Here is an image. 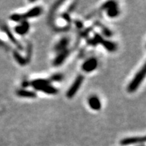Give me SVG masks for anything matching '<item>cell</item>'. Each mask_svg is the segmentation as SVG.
Instances as JSON below:
<instances>
[{"mask_svg": "<svg viewBox=\"0 0 146 146\" xmlns=\"http://www.w3.org/2000/svg\"><path fill=\"white\" fill-rule=\"evenodd\" d=\"M145 76V66L144 65L141 69L135 74L132 81L129 84L127 87V91L129 93L135 92L139 88V85L143 82Z\"/></svg>", "mask_w": 146, "mask_h": 146, "instance_id": "6da1fadb", "label": "cell"}, {"mask_svg": "<svg viewBox=\"0 0 146 146\" xmlns=\"http://www.w3.org/2000/svg\"><path fill=\"white\" fill-rule=\"evenodd\" d=\"M84 81V76L81 74H79L77 77L75 78L74 81L73 82L70 88L68 89V91L66 93V96L68 99H72L77 93L78 89H80L81 85L83 84Z\"/></svg>", "mask_w": 146, "mask_h": 146, "instance_id": "7a4b0ae2", "label": "cell"}, {"mask_svg": "<svg viewBox=\"0 0 146 146\" xmlns=\"http://www.w3.org/2000/svg\"><path fill=\"white\" fill-rule=\"evenodd\" d=\"M145 141V137H130L120 140V144L122 146H128L144 143Z\"/></svg>", "mask_w": 146, "mask_h": 146, "instance_id": "3957f363", "label": "cell"}, {"mask_svg": "<svg viewBox=\"0 0 146 146\" xmlns=\"http://www.w3.org/2000/svg\"><path fill=\"white\" fill-rule=\"evenodd\" d=\"M98 66V61L96 58H91L87 60L82 65V69L85 72H91Z\"/></svg>", "mask_w": 146, "mask_h": 146, "instance_id": "277c9868", "label": "cell"}, {"mask_svg": "<svg viewBox=\"0 0 146 146\" xmlns=\"http://www.w3.org/2000/svg\"><path fill=\"white\" fill-rule=\"evenodd\" d=\"M42 13V8L40 6H36L34 7L27 11L26 13L21 14L22 16V19L23 21H27V19H29V18H36L39 15H41Z\"/></svg>", "mask_w": 146, "mask_h": 146, "instance_id": "5b68a950", "label": "cell"}, {"mask_svg": "<svg viewBox=\"0 0 146 146\" xmlns=\"http://www.w3.org/2000/svg\"><path fill=\"white\" fill-rule=\"evenodd\" d=\"M69 54H70V51L68 49L66 50L62 51V52H59V54H58V56L55 58L53 62V65L54 66H60L64 63V62L66 60V58L68 57Z\"/></svg>", "mask_w": 146, "mask_h": 146, "instance_id": "8992f818", "label": "cell"}, {"mask_svg": "<svg viewBox=\"0 0 146 146\" xmlns=\"http://www.w3.org/2000/svg\"><path fill=\"white\" fill-rule=\"evenodd\" d=\"M88 104L89 107L93 110L98 111L102 108L101 101H100L99 98L96 96H91L88 100Z\"/></svg>", "mask_w": 146, "mask_h": 146, "instance_id": "52a82bcc", "label": "cell"}, {"mask_svg": "<svg viewBox=\"0 0 146 146\" xmlns=\"http://www.w3.org/2000/svg\"><path fill=\"white\" fill-rule=\"evenodd\" d=\"M29 29H30L29 23L27 21H23L21 22V23L19 25H18L14 28V31H15L16 34L19 35H24L27 33Z\"/></svg>", "mask_w": 146, "mask_h": 146, "instance_id": "ba28073f", "label": "cell"}, {"mask_svg": "<svg viewBox=\"0 0 146 146\" xmlns=\"http://www.w3.org/2000/svg\"><path fill=\"white\" fill-rule=\"evenodd\" d=\"M69 42H70V40H69L68 37H63L56 45V46H55V50L58 52H60L62 51L66 50L67 47H68L69 44Z\"/></svg>", "mask_w": 146, "mask_h": 146, "instance_id": "9c48e42d", "label": "cell"}, {"mask_svg": "<svg viewBox=\"0 0 146 146\" xmlns=\"http://www.w3.org/2000/svg\"><path fill=\"white\" fill-rule=\"evenodd\" d=\"M16 95L21 98H35L36 97V94L35 92L24 89H18L16 91Z\"/></svg>", "mask_w": 146, "mask_h": 146, "instance_id": "30bf717a", "label": "cell"}, {"mask_svg": "<svg viewBox=\"0 0 146 146\" xmlns=\"http://www.w3.org/2000/svg\"><path fill=\"white\" fill-rule=\"evenodd\" d=\"M3 31L5 33V34H6L7 36H8V39H10V41L12 42L13 44L15 45L17 47L18 49H19V50H23V46H22V45L20 44L19 42H18L17 40L16 39V38L14 37V35L10 32V31L9 30L8 27H6V26L3 27Z\"/></svg>", "mask_w": 146, "mask_h": 146, "instance_id": "8fae6325", "label": "cell"}, {"mask_svg": "<svg viewBox=\"0 0 146 146\" xmlns=\"http://www.w3.org/2000/svg\"><path fill=\"white\" fill-rule=\"evenodd\" d=\"M48 84H50V81L47 79H43V78L35 79L31 83V85L36 91H39L40 88H41L45 85H48Z\"/></svg>", "mask_w": 146, "mask_h": 146, "instance_id": "7c38bea8", "label": "cell"}, {"mask_svg": "<svg viewBox=\"0 0 146 146\" xmlns=\"http://www.w3.org/2000/svg\"><path fill=\"white\" fill-rule=\"evenodd\" d=\"M39 91H42L43 93L46 94L47 95H56L58 93V89H56L55 87L51 85L50 84L44 85V86L42 87L41 88H40Z\"/></svg>", "mask_w": 146, "mask_h": 146, "instance_id": "4fadbf2b", "label": "cell"}, {"mask_svg": "<svg viewBox=\"0 0 146 146\" xmlns=\"http://www.w3.org/2000/svg\"><path fill=\"white\" fill-rule=\"evenodd\" d=\"M100 43L105 47L106 50L110 52H115L116 49H117V46L115 44V43H113V42L110 41H107V40L103 39L102 40V41L100 42Z\"/></svg>", "mask_w": 146, "mask_h": 146, "instance_id": "5bb4252c", "label": "cell"}, {"mask_svg": "<svg viewBox=\"0 0 146 146\" xmlns=\"http://www.w3.org/2000/svg\"><path fill=\"white\" fill-rule=\"evenodd\" d=\"M14 57L15 58L16 61L21 66H25L27 64V61L26 59H25L23 56H21V54H19L18 52H16V51H14Z\"/></svg>", "mask_w": 146, "mask_h": 146, "instance_id": "9a60e30c", "label": "cell"}, {"mask_svg": "<svg viewBox=\"0 0 146 146\" xmlns=\"http://www.w3.org/2000/svg\"><path fill=\"white\" fill-rule=\"evenodd\" d=\"M106 12L108 16L110 18H115L119 14V10H118L117 6L108 9V10H107Z\"/></svg>", "mask_w": 146, "mask_h": 146, "instance_id": "2e32d148", "label": "cell"}, {"mask_svg": "<svg viewBox=\"0 0 146 146\" xmlns=\"http://www.w3.org/2000/svg\"><path fill=\"white\" fill-rule=\"evenodd\" d=\"M116 6H117V3H116V2H115L114 1H109L106 2L104 4L102 5V9L107 10L110 8H114V7Z\"/></svg>", "mask_w": 146, "mask_h": 146, "instance_id": "e0dca14e", "label": "cell"}, {"mask_svg": "<svg viewBox=\"0 0 146 146\" xmlns=\"http://www.w3.org/2000/svg\"><path fill=\"white\" fill-rule=\"evenodd\" d=\"M10 20L12 21L16 22V23H21L23 22V19H22V16L20 14H14L10 16Z\"/></svg>", "mask_w": 146, "mask_h": 146, "instance_id": "ac0fdd59", "label": "cell"}, {"mask_svg": "<svg viewBox=\"0 0 146 146\" xmlns=\"http://www.w3.org/2000/svg\"><path fill=\"white\" fill-rule=\"evenodd\" d=\"M64 76L62 74H55L51 77V81L54 82H61L63 80Z\"/></svg>", "mask_w": 146, "mask_h": 146, "instance_id": "d6986e66", "label": "cell"}, {"mask_svg": "<svg viewBox=\"0 0 146 146\" xmlns=\"http://www.w3.org/2000/svg\"><path fill=\"white\" fill-rule=\"evenodd\" d=\"M102 33L104 35L106 36H111L112 35V33L111 32V31H110L108 29H107L106 27L103 26H102Z\"/></svg>", "mask_w": 146, "mask_h": 146, "instance_id": "ffe728a7", "label": "cell"}, {"mask_svg": "<svg viewBox=\"0 0 146 146\" xmlns=\"http://www.w3.org/2000/svg\"><path fill=\"white\" fill-rule=\"evenodd\" d=\"M30 85H31V83H29V82H27V81H24L23 83V86L24 87H27Z\"/></svg>", "mask_w": 146, "mask_h": 146, "instance_id": "44dd1931", "label": "cell"}, {"mask_svg": "<svg viewBox=\"0 0 146 146\" xmlns=\"http://www.w3.org/2000/svg\"><path fill=\"white\" fill-rule=\"evenodd\" d=\"M76 25H78V28H82V27H83V25H82L81 22H77V23H76Z\"/></svg>", "mask_w": 146, "mask_h": 146, "instance_id": "7402d4cb", "label": "cell"}, {"mask_svg": "<svg viewBox=\"0 0 146 146\" xmlns=\"http://www.w3.org/2000/svg\"><path fill=\"white\" fill-rule=\"evenodd\" d=\"M139 146H143V145H139Z\"/></svg>", "mask_w": 146, "mask_h": 146, "instance_id": "603a6c76", "label": "cell"}]
</instances>
